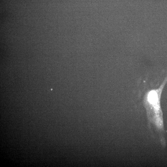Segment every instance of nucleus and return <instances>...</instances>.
Segmentation results:
<instances>
[{
  "instance_id": "nucleus-1",
  "label": "nucleus",
  "mask_w": 167,
  "mask_h": 167,
  "mask_svg": "<svg viewBox=\"0 0 167 167\" xmlns=\"http://www.w3.org/2000/svg\"><path fill=\"white\" fill-rule=\"evenodd\" d=\"M167 83V75L159 87L148 91L143 99L149 122L155 125L158 129L161 130H162L163 128L161 98L162 91Z\"/></svg>"
}]
</instances>
